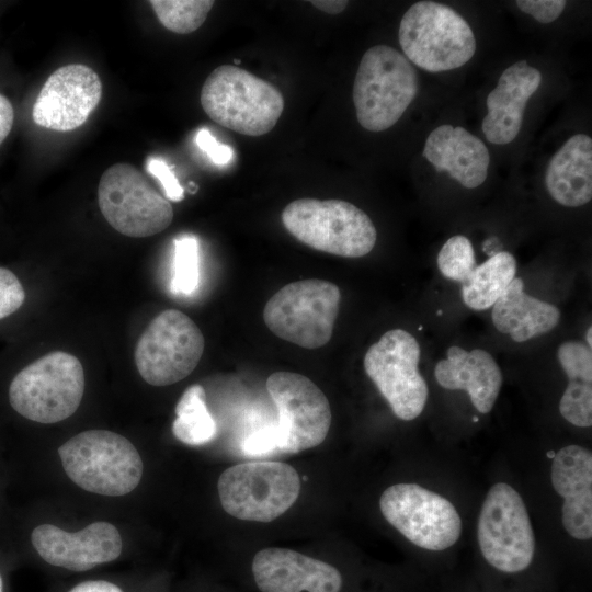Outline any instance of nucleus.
I'll list each match as a JSON object with an SVG mask.
<instances>
[{
  "label": "nucleus",
  "instance_id": "obj_10",
  "mask_svg": "<svg viewBox=\"0 0 592 592\" xmlns=\"http://www.w3.org/2000/svg\"><path fill=\"white\" fill-rule=\"evenodd\" d=\"M421 350L403 329H391L372 344L364 356L366 375L403 421L418 418L428 401L429 388L419 371Z\"/></svg>",
  "mask_w": 592,
  "mask_h": 592
},
{
  "label": "nucleus",
  "instance_id": "obj_19",
  "mask_svg": "<svg viewBox=\"0 0 592 592\" xmlns=\"http://www.w3.org/2000/svg\"><path fill=\"white\" fill-rule=\"evenodd\" d=\"M542 82V73L525 60L508 67L487 96L481 128L488 141L506 145L520 133L525 107Z\"/></svg>",
  "mask_w": 592,
  "mask_h": 592
},
{
  "label": "nucleus",
  "instance_id": "obj_2",
  "mask_svg": "<svg viewBox=\"0 0 592 592\" xmlns=\"http://www.w3.org/2000/svg\"><path fill=\"white\" fill-rule=\"evenodd\" d=\"M66 475L81 489L107 497L132 492L144 464L134 444L107 430H87L58 448Z\"/></svg>",
  "mask_w": 592,
  "mask_h": 592
},
{
  "label": "nucleus",
  "instance_id": "obj_18",
  "mask_svg": "<svg viewBox=\"0 0 592 592\" xmlns=\"http://www.w3.org/2000/svg\"><path fill=\"white\" fill-rule=\"evenodd\" d=\"M551 485L565 499L561 522L580 540L592 537V454L580 445L560 448L551 463Z\"/></svg>",
  "mask_w": 592,
  "mask_h": 592
},
{
  "label": "nucleus",
  "instance_id": "obj_9",
  "mask_svg": "<svg viewBox=\"0 0 592 592\" xmlns=\"http://www.w3.org/2000/svg\"><path fill=\"white\" fill-rule=\"evenodd\" d=\"M477 538L489 565L501 572L516 573L533 561L535 537L519 492L505 482L494 483L481 505Z\"/></svg>",
  "mask_w": 592,
  "mask_h": 592
},
{
  "label": "nucleus",
  "instance_id": "obj_22",
  "mask_svg": "<svg viewBox=\"0 0 592 592\" xmlns=\"http://www.w3.org/2000/svg\"><path fill=\"white\" fill-rule=\"evenodd\" d=\"M545 185L554 201L579 207L592 198V139L584 134L570 137L550 159Z\"/></svg>",
  "mask_w": 592,
  "mask_h": 592
},
{
  "label": "nucleus",
  "instance_id": "obj_35",
  "mask_svg": "<svg viewBox=\"0 0 592 592\" xmlns=\"http://www.w3.org/2000/svg\"><path fill=\"white\" fill-rule=\"evenodd\" d=\"M195 141L197 147L204 151L215 164L224 166L234 159L232 148L218 141L206 128H202L197 132Z\"/></svg>",
  "mask_w": 592,
  "mask_h": 592
},
{
  "label": "nucleus",
  "instance_id": "obj_23",
  "mask_svg": "<svg viewBox=\"0 0 592 592\" xmlns=\"http://www.w3.org/2000/svg\"><path fill=\"white\" fill-rule=\"evenodd\" d=\"M560 317L558 307L526 294L521 277L512 280L491 310L496 329L515 342H525L551 331Z\"/></svg>",
  "mask_w": 592,
  "mask_h": 592
},
{
  "label": "nucleus",
  "instance_id": "obj_12",
  "mask_svg": "<svg viewBox=\"0 0 592 592\" xmlns=\"http://www.w3.org/2000/svg\"><path fill=\"white\" fill-rule=\"evenodd\" d=\"M204 346L195 322L180 310L167 309L140 335L135 349L136 367L149 385H172L195 369Z\"/></svg>",
  "mask_w": 592,
  "mask_h": 592
},
{
  "label": "nucleus",
  "instance_id": "obj_3",
  "mask_svg": "<svg viewBox=\"0 0 592 592\" xmlns=\"http://www.w3.org/2000/svg\"><path fill=\"white\" fill-rule=\"evenodd\" d=\"M83 392L84 372L80 361L70 353L53 351L12 378L8 400L22 418L50 424L71 417Z\"/></svg>",
  "mask_w": 592,
  "mask_h": 592
},
{
  "label": "nucleus",
  "instance_id": "obj_34",
  "mask_svg": "<svg viewBox=\"0 0 592 592\" xmlns=\"http://www.w3.org/2000/svg\"><path fill=\"white\" fill-rule=\"evenodd\" d=\"M567 2L563 0H519L517 8L540 23H550L559 18Z\"/></svg>",
  "mask_w": 592,
  "mask_h": 592
},
{
  "label": "nucleus",
  "instance_id": "obj_21",
  "mask_svg": "<svg viewBox=\"0 0 592 592\" xmlns=\"http://www.w3.org/2000/svg\"><path fill=\"white\" fill-rule=\"evenodd\" d=\"M437 172L446 171L466 189L481 185L490 155L486 145L464 127L441 125L428 136L423 153Z\"/></svg>",
  "mask_w": 592,
  "mask_h": 592
},
{
  "label": "nucleus",
  "instance_id": "obj_20",
  "mask_svg": "<svg viewBox=\"0 0 592 592\" xmlns=\"http://www.w3.org/2000/svg\"><path fill=\"white\" fill-rule=\"evenodd\" d=\"M447 357L434 368L437 384L448 390H465L480 413H489L500 394L502 373L490 353L482 349L466 351L453 345Z\"/></svg>",
  "mask_w": 592,
  "mask_h": 592
},
{
  "label": "nucleus",
  "instance_id": "obj_25",
  "mask_svg": "<svg viewBox=\"0 0 592 592\" xmlns=\"http://www.w3.org/2000/svg\"><path fill=\"white\" fill-rule=\"evenodd\" d=\"M175 419L172 433L180 442L191 445H204L215 439L217 424L205 402L203 386L195 384L185 389L175 406Z\"/></svg>",
  "mask_w": 592,
  "mask_h": 592
},
{
  "label": "nucleus",
  "instance_id": "obj_15",
  "mask_svg": "<svg viewBox=\"0 0 592 592\" xmlns=\"http://www.w3.org/2000/svg\"><path fill=\"white\" fill-rule=\"evenodd\" d=\"M102 98V83L94 70L81 64L55 70L33 105V121L42 127L68 132L83 125Z\"/></svg>",
  "mask_w": 592,
  "mask_h": 592
},
{
  "label": "nucleus",
  "instance_id": "obj_8",
  "mask_svg": "<svg viewBox=\"0 0 592 592\" xmlns=\"http://www.w3.org/2000/svg\"><path fill=\"white\" fill-rule=\"evenodd\" d=\"M217 490L229 515L267 523L295 503L300 478L293 466L282 462L241 463L221 473Z\"/></svg>",
  "mask_w": 592,
  "mask_h": 592
},
{
  "label": "nucleus",
  "instance_id": "obj_5",
  "mask_svg": "<svg viewBox=\"0 0 592 592\" xmlns=\"http://www.w3.org/2000/svg\"><path fill=\"white\" fill-rule=\"evenodd\" d=\"M281 218L301 243L339 257H364L377 239L368 215L342 200L298 198L283 209Z\"/></svg>",
  "mask_w": 592,
  "mask_h": 592
},
{
  "label": "nucleus",
  "instance_id": "obj_24",
  "mask_svg": "<svg viewBox=\"0 0 592 592\" xmlns=\"http://www.w3.org/2000/svg\"><path fill=\"white\" fill-rule=\"evenodd\" d=\"M516 260L508 251H500L476 267L460 283L464 304L474 310L493 306L516 274Z\"/></svg>",
  "mask_w": 592,
  "mask_h": 592
},
{
  "label": "nucleus",
  "instance_id": "obj_38",
  "mask_svg": "<svg viewBox=\"0 0 592 592\" xmlns=\"http://www.w3.org/2000/svg\"><path fill=\"white\" fill-rule=\"evenodd\" d=\"M310 3L320 11L329 14L341 13L349 4L344 0H315L310 1Z\"/></svg>",
  "mask_w": 592,
  "mask_h": 592
},
{
  "label": "nucleus",
  "instance_id": "obj_17",
  "mask_svg": "<svg viewBox=\"0 0 592 592\" xmlns=\"http://www.w3.org/2000/svg\"><path fill=\"white\" fill-rule=\"evenodd\" d=\"M250 569L259 592H342L344 588L338 567L289 548L260 549Z\"/></svg>",
  "mask_w": 592,
  "mask_h": 592
},
{
  "label": "nucleus",
  "instance_id": "obj_1",
  "mask_svg": "<svg viewBox=\"0 0 592 592\" xmlns=\"http://www.w3.org/2000/svg\"><path fill=\"white\" fill-rule=\"evenodd\" d=\"M200 100L212 121L247 136L271 132L284 110V98L275 86L236 65L214 69Z\"/></svg>",
  "mask_w": 592,
  "mask_h": 592
},
{
  "label": "nucleus",
  "instance_id": "obj_32",
  "mask_svg": "<svg viewBox=\"0 0 592 592\" xmlns=\"http://www.w3.org/2000/svg\"><path fill=\"white\" fill-rule=\"evenodd\" d=\"M280 437L275 424L260 428L250 433L242 442L246 456L261 457L278 451Z\"/></svg>",
  "mask_w": 592,
  "mask_h": 592
},
{
  "label": "nucleus",
  "instance_id": "obj_26",
  "mask_svg": "<svg viewBox=\"0 0 592 592\" xmlns=\"http://www.w3.org/2000/svg\"><path fill=\"white\" fill-rule=\"evenodd\" d=\"M160 23L171 32L189 34L206 20L214 5L212 0H151Z\"/></svg>",
  "mask_w": 592,
  "mask_h": 592
},
{
  "label": "nucleus",
  "instance_id": "obj_27",
  "mask_svg": "<svg viewBox=\"0 0 592 592\" xmlns=\"http://www.w3.org/2000/svg\"><path fill=\"white\" fill-rule=\"evenodd\" d=\"M173 275L170 284L175 295L190 296L200 284V248L196 237L183 235L174 239Z\"/></svg>",
  "mask_w": 592,
  "mask_h": 592
},
{
  "label": "nucleus",
  "instance_id": "obj_16",
  "mask_svg": "<svg viewBox=\"0 0 592 592\" xmlns=\"http://www.w3.org/2000/svg\"><path fill=\"white\" fill-rule=\"evenodd\" d=\"M30 540L46 563L75 572L112 562L123 549L118 530L101 521L75 533L53 524H41L32 530Z\"/></svg>",
  "mask_w": 592,
  "mask_h": 592
},
{
  "label": "nucleus",
  "instance_id": "obj_30",
  "mask_svg": "<svg viewBox=\"0 0 592 592\" xmlns=\"http://www.w3.org/2000/svg\"><path fill=\"white\" fill-rule=\"evenodd\" d=\"M557 357L569 380L592 383V351L580 341H566L557 351Z\"/></svg>",
  "mask_w": 592,
  "mask_h": 592
},
{
  "label": "nucleus",
  "instance_id": "obj_6",
  "mask_svg": "<svg viewBox=\"0 0 592 592\" xmlns=\"http://www.w3.org/2000/svg\"><path fill=\"white\" fill-rule=\"evenodd\" d=\"M399 44L415 66L441 72L456 69L471 59L476 39L467 21L452 8L434 1H419L403 14Z\"/></svg>",
  "mask_w": 592,
  "mask_h": 592
},
{
  "label": "nucleus",
  "instance_id": "obj_4",
  "mask_svg": "<svg viewBox=\"0 0 592 592\" xmlns=\"http://www.w3.org/2000/svg\"><path fill=\"white\" fill-rule=\"evenodd\" d=\"M418 89L417 71L401 53L387 45L368 48L353 84L357 122L369 132L388 129L403 115Z\"/></svg>",
  "mask_w": 592,
  "mask_h": 592
},
{
  "label": "nucleus",
  "instance_id": "obj_31",
  "mask_svg": "<svg viewBox=\"0 0 592 592\" xmlns=\"http://www.w3.org/2000/svg\"><path fill=\"white\" fill-rule=\"evenodd\" d=\"M24 299L25 292L16 275L0 266V319L15 312Z\"/></svg>",
  "mask_w": 592,
  "mask_h": 592
},
{
  "label": "nucleus",
  "instance_id": "obj_7",
  "mask_svg": "<svg viewBox=\"0 0 592 592\" xmlns=\"http://www.w3.org/2000/svg\"><path fill=\"white\" fill-rule=\"evenodd\" d=\"M340 300L339 287L329 281L293 282L267 300L263 320L276 337L305 349H318L332 337Z\"/></svg>",
  "mask_w": 592,
  "mask_h": 592
},
{
  "label": "nucleus",
  "instance_id": "obj_33",
  "mask_svg": "<svg viewBox=\"0 0 592 592\" xmlns=\"http://www.w3.org/2000/svg\"><path fill=\"white\" fill-rule=\"evenodd\" d=\"M146 169L151 175L159 180L168 200L173 202L183 200L184 190L166 161L151 157L146 162Z\"/></svg>",
  "mask_w": 592,
  "mask_h": 592
},
{
  "label": "nucleus",
  "instance_id": "obj_37",
  "mask_svg": "<svg viewBox=\"0 0 592 592\" xmlns=\"http://www.w3.org/2000/svg\"><path fill=\"white\" fill-rule=\"evenodd\" d=\"M14 111L10 101L0 93V145L11 132Z\"/></svg>",
  "mask_w": 592,
  "mask_h": 592
},
{
  "label": "nucleus",
  "instance_id": "obj_39",
  "mask_svg": "<svg viewBox=\"0 0 592 592\" xmlns=\"http://www.w3.org/2000/svg\"><path fill=\"white\" fill-rule=\"evenodd\" d=\"M0 592H7L5 577L2 569H0Z\"/></svg>",
  "mask_w": 592,
  "mask_h": 592
},
{
  "label": "nucleus",
  "instance_id": "obj_28",
  "mask_svg": "<svg viewBox=\"0 0 592 592\" xmlns=\"http://www.w3.org/2000/svg\"><path fill=\"white\" fill-rule=\"evenodd\" d=\"M436 261L441 274L458 283H462L477 265L474 247L463 235L451 237L439 251Z\"/></svg>",
  "mask_w": 592,
  "mask_h": 592
},
{
  "label": "nucleus",
  "instance_id": "obj_29",
  "mask_svg": "<svg viewBox=\"0 0 592 592\" xmlns=\"http://www.w3.org/2000/svg\"><path fill=\"white\" fill-rule=\"evenodd\" d=\"M560 414L580 428L592 425V383L569 380L559 401Z\"/></svg>",
  "mask_w": 592,
  "mask_h": 592
},
{
  "label": "nucleus",
  "instance_id": "obj_14",
  "mask_svg": "<svg viewBox=\"0 0 592 592\" xmlns=\"http://www.w3.org/2000/svg\"><path fill=\"white\" fill-rule=\"evenodd\" d=\"M266 389L278 412L277 453H300L325 441L331 425V408L312 380L298 373L275 372L267 377Z\"/></svg>",
  "mask_w": 592,
  "mask_h": 592
},
{
  "label": "nucleus",
  "instance_id": "obj_36",
  "mask_svg": "<svg viewBox=\"0 0 592 592\" xmlns=\"http://www.w3.org/2000/svg\"><path fill=\"white\" fill-rule=\"evenodd\" d=\"M67 592H125L118 584L104 579H90L81 581Z\"/></svg>",
  "mask_w": 592,
  "mask_h": 592
},
{
  "label": "nucleus",
  "instance_id": "obj_13",
  "mask_svg": "<svg viewBox=\"0 0 592 592\" xmlns=\"http://www.w3.org/2000/svg\"><path fill=\"white\" fill-rule=\"evenodd\" d=\"M385 520L415 546L441 551L453 546L462 534L456 508L441 494L417 483H396L380 496Z\"/></svg>",
  "mask_w": 592,
  "mask_h": 592
},
{
  "label": "nucleus",
  "instance_id": "obj_11",
  "mask_svg": "<svg viewBox=\"0 0 592 592\" xmlns=\"http://www.w3.org/2000/svg\"><path fill=\"white\" fill-rule=\"evenodd\" d=\"M99 207L119 234L145 238L163 231L173 219L170 202L161 196L134 166L115 163L102 174Z\"/></svg>",
  "mask_w": 592,
  "mask_h": 592
},
{
  "label": "nucleus",
  "instance_id": "obj_40",
  "mask_svg": "<svg viewBox=\"0 0 592 592\" xmlns=\"http://www.w3.org/2000/svg\"><path fill=\"white\" fill-rule=\"evenodd\" d=\"M591 334H592V329H591V327H589V328L587 329V332H585V341H587V345H588L589 348H591V345H592Z\"/></svg>",
  "mask_w": 592,
  "mask_h": 592
}]
</instances>
